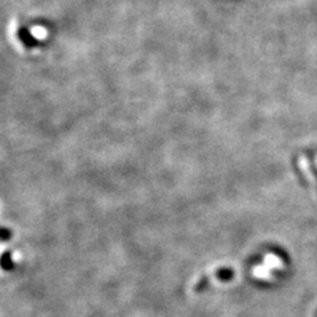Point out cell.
I'll list each match as a JSON object with an SVG mask.
<instances>
[{"label":"cell","mask_w":317,"mask_h":317,"mask_svg":"<svg viewBox=\"0 0 317 317\" xmlns=\"http://www.w3.org/2000/svg\"><path fill=\"white\" fill-rule=\"evenodd\" d=\"M300 165H301V168H303L304 173L307 174L308 177H309L310 181L314 182V184H317V177L314 176L313 172H312V169H310V167H309V163H308V160L304 156L300 157Z\"/></svg>","instance_id":"obj_2"},{"label":"cell","mask_w":317,"mask_h":317,"mask_svg":"<svg viewBox=\"0 0 317 317\" xmlns=\"http://www.w3.org/2000/svg\"><path fill=\"white\" fill-rule=\"evenodd\" d=\"M265 266L269 267V269H276L282 270L284 266H283V261L279 258L278 255L275 254H267L265 258Z\"/></svg>","instance_id":"obj_1"},{"label":"cell","mask_w":317,"mask_h":317,"mask_svg":"<svg viewBox=\"0 0 317 317\" xmlns=\"http://www.w3.org/2000/svg\"><path fill=\"white\" fill-rule=\"evenodd\" d=\"M316 163H317V156H316Z\"/></svg>","instance_id":"obj_5"},{"label":"cell","mask_w":317,"mask_h":317,"mask_svg":"<svg viewBox=\"0 0 317 317\" xmlns=\"http://www.w3.org/2000/svg\"><path fill=\"white\" fill-rule=\"evenodd\" d=\"M12 262H11V254L10 252H4V255L0 259V266L3 267L4 270H10L12 267Z\"/></svg>","instance_id":"obj_4"},{"label":"cell","mask_w":317,"mask_h":317,"mask_svg":"<svg viewBox=\"0 0 317 317\" xmlns=\"http://www.w3.org/2000/svg\"><path fill=\"white\" fill-rule=\"evenodd\" d=\"M269 267H266L265 265L258 266L257 269L254 270V275L257 278H261V279H266V280H270L271 279V275H270V271H269Z\"/></svg>","instance_id":"obj_3"}]
</instances>
